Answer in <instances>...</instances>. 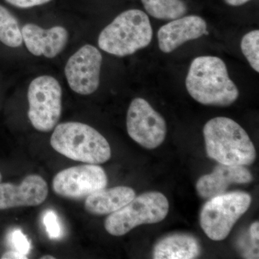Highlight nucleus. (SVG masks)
<instances>
[{
	"label": "nucleus",
	"mask_w": 259,
	"mask_h": 259,
	"mask_svg": "<svg viewBox=\"0 0 259 259\" xmlns=\"http://www.w3.org/2000/svg\"><path fill=\"white\" fill-rule=\"evenodd\" d=\"M186 88L192 98L204 105L230 106L239 96L226 64L216 56H199L192 61Z\"/></svg>",
	"instance_id": "nucleus-1"
},
{
	"label": "nucleus",
	"mask_w": 259,
	"mask_h": 259,
	"mask_svg": "<svg viewBox=\"0 0 259 259\" xmlns=\"http://www.w3.org/2000/svg\"><path fill=\"white\" fill-rule=\"evenodd\" d=\"M203 134L207 156L218 163L245 166L255 161L254 145L245 130L232 119H211L204 125Z\"/></svg>",
	"instance_id": "nucleus-2"
},
{
	"label": "nucleus",
	"mask_w": 259,
	"mask_h": 259,
	"mask_svg": "<svg viewBox=\"0 0 259 259\" xmlns=\"http://www.w3.org/2000/svg\"><path fill=\"white\" fill-rule=\"evenodd\" d=\"M51 145L63 156L90 164L105 163L111 158V148L105 138L81 122H63L56 125Z\"/></svg>",
	"instance_id": "nucleus-3"
},
{
	"label": "nucleus",
	"mask_w": 259,
	"mask_h": 259,
	"mask_svg": "<svg viewBox=\"0 0 259 259\" xmlns=\"http://www.w3.org/2000/svg\"><path fill=\"white\" fill-rule=\"evenodd\" d=\"M153 30L148 15L140 10H126L100 32L98 46L118 57L132 55L151 44Z\"/></svg>",
	"instance_id": "nucleus-4"
},
{
	"label": "nucleus",
	"mask_w": 259,
	"mask_h": 259,
	"mask_svg": "<svg viewBox=\"0 0 259 259\" xmlns=\"http://www.w3.org/2000/svg\"><path fill=\"white\" fill-rule=\"evenodd\" d=\"M168 210L169 203L163 194L146 192L110 214L105 220V230L112 236H124L141 225L161 222Z\"/></svg>",
	"instance_id": "nucleus-5"
},
{
	"label": "nucleus",
	"mask_w": 259,
	"mask_h": 259,
	"mask_svg": "<svg viewBox=\"0 0 259 259\" xmlns=\"http://www.w3.org/2000/svg\"><path fill=\"white\" fill-rule=\"evenodd\" d=\"M251 201V196L244 192H230L212 197L201 210V228L212 241L226 239L237 221L249 208Z\"/></svg>",
	"instance_id": "nucleus-6"
},
{
	"label": "nucleus",
	"mask_w": 259,
	"mask_h": 259,
	"mask_svg": "<svg viewBox=\"0 0 259 259\" xmlns=\"http://www.w3.org/2000/svg\"><path fill=\"white\" fill-rule=\"evenodd\" d=\"M28 115L34 128L49 132L57 125L62 110V89L58 80L49 75L37 76L28 90Z\"/></svg>",
	"instance_id": "nucleus-7"
},
{
	"label": "nucleus",
	"mask_w": 259,
	"mask_h": 259,
	"mask_svg": "<svg viewBox=\"0 0 259 259\" xmlns=\"http://www.w3.org/2000/svg\"><path fill=\"white\" fill-rule=\"evenodd\" d=\"M126 125L130 137L147 149L158 148L166 138V121L143 98L131 102Z\"/></svg>",
	"instance_id": "nucleus-8"
},
{
	"label": "nucleus",
	"mask_w": 259,
	"mask_h": 259,
	"mask_svg": "<svg viewBox=\"0 0 259 259\" xmlns=\"http://www.w3.org/2000/svg\"><path fill=\"white\" fill-rule=\"evenodd\" d=\"M107 182L106 173L101 166L88 163L62 170L53 180L52 187L61 197L81 200L105 188Z\"/></svg>",
	"instance_id": "nucleus-9"
},
{
	"label": "nucleus",
	"mask_w": 259,
	"mask_h": 259,
	"mask_svg": "<svg viewBox=\"0 0 259 259\" xmlns=\"http://www.w3.org/2000/svg\"><path fill=\"white\" fill-rule=\"evenodd\" d=\"M102 62V54L97 48L90 44L80 48L65 66V76L71 90L81 95L95 93L100 86Z\"/></svg>",
	"instance_id": "nucleus-10"
},
{
	"label": "nucleus",
	"mask_w": 259,
	"mask_h": 259,
	"mask_svg": "<svg viewBox=\"0 0 259 259\" xmlns=\"http://www.w3.org/2000/svg\"><path fill=\"white\" fill-rule=\"evenodd\" d=\"M48 194L47 182L39 175H28L19 185L1 182L0 209L38 206L44 203Z\"/></svg>",
	"instance_id": "nucleus-11"
},
{
	"label": "nucleus",
	"mask_w": 259,
	"mask_h": 259,
	"mask_svg": "<svg viewBox=\"0 0 259 259\" xmlns=\"http://www.w3.org/2000/svg\"><path fill=\"white\" fill-rule=\"evenodd\" d=\"M23 42L29 52L35 56L54 59L61 54L69 40V32L60 25L44 29L28 23L21 29Z\"/></svg>",
	"instance_id": "nucleus-12"
},
{
	"label": "nucleus",
	"mask_w": 259,
	"mask_h": 259,
	"mask_svg": "<svg viewBox=\"0 0 259 259\" xmlns=\"http://www.w3.org/2000/svg\"><path fill=\"white\" fill-rule=\"evenodd\" d=\"M205 20L197 15H188L171 20L158 31V47L162 52L169 54L189 40L207 34Z\"/></svg>",
	"instance_id": "nucleus-13"
},
{
	"label": "nucleus",
	"mask_w": 259,
	"mask_h": 259,
	"mask_svg": "<svg viewBox=\"0 0 259 259\" xmlns=\"http://www.w3.org/2000/svg\"><path fill=\"white\" fill-rule=\"evenodd\" d=\"M253 180L251 173L244 166L220 163L209 175L199 179L197 193L204 199H211L224 194L231 185L248 184Z\"/></svg>",
	"instance_id": "nucleus-14"
},
{
	"label": "nucleus",
	"mask_w": 259,
	"mask_h": 259,
	"mask_svg": "<svg viewBox=\"0 0 259 259\" xmlns=\"http://www.w3.org/2000/svg\"><path fill=\"white\" fill-rule=\"evenodd\" d=\"M135 197L136 192L131 187H105L87 197L84 208L87 212L94 215L112 214L128 204Z\"/></svg>",
	"instance_id": "nucleus-15"
},
{
	"label": "nucleus",
	"mask_w": 259,
	"mask_h": 259,
	"mask_svg": "<svg viewBox=\"0 0 259 259\" xmlns=\"http://www.w3.org/2000/svg\"><path fill=\"white\" fill-rule=\"evenodd\" d=\"M201 246L195 237L174 234L163 238L153 248L155 259H192L200 255Z\"/></svg>",
	"instance_id": "nucleus-16"
},
{
	"label": "nucleus",
	"mask_w": 259,
	"mask_h": 259,
	"mask_svg": "<svg viewBox=\"0 0 259 259\" xmlns=\"http://www.w3.org/2000/svg\"><path fill=\"white\" fill-rule=\"evenodd\" d=\"M145 10L153 18L173 20L187 13V6L183 0H141Z\"/></svg>",
	"instance_id": "nucleus-17"
},
{
	"label": "nucleus",
	"mask_w": 259,
	"mask_h": 259,
	"mask_svg": "<svg viewBox=\"0 0 259 259\" xmlns=\"http://www.w3.org/2000/svg\"><path fill=\"white\" fill-rule=\"evenodd\" d=\"M0 41L10 48H18L23 44L18 19L2 5H0Z\"/></svg>",
	"instance_id": "nucleus-18"
},
{
	"label": "nucleus",
	"mask_w": 259,
	"mask_h": 259,
	"mask_svg": "<svg viewBox=\"0 0 259 259\" xmlns=\"http://www.w3.org/2000/svg\"><path fill=\"white\" fill-rule=\"evenodd\" d=\"M241 48L243 55L256 72H259V31L252 30L242 38Z\"/></svg>",
	"instance_id": "nucleus-19"
},
{
	"label": "nucleus",
	"mask_w": 259,
	"mask_h": 259,
	"mask_svg": "<svg viewBox=\"0 0 259 259\" xmlns=\"http://www.w3.org/2000/svg\"><path fill=\"white\" fill-rule=\"evenodd\" d=\"M42 222L51 239H59L61 238V224L55 211L47 209L42 218Z\"/></svg>",
	"instance_id": "nucleus-20"
},
{
	"label": "nucleus",
	"mask_w": 259,
	"mask_h": 259,
	"mask_svg": "<svg viewBox=\"0 0 259 259\" xmlns=\"http://www.w3.org/2000/svg\"><path fill=\"white\" fill-rule=\"evenodd\" d=\"M10 242L14 247L15 250L24 255H28L31 248L28 238L20 229H16L13 231L10 236Z\"/></svg>",
	"instance_id": "nucleus-21"
},
{
	"label": "nucleus",
	"mask_w": 259,
	"mask_h": 259,
	"mask_svg": "<svg viewBox=\"0 0 259 259\" xmlns=\"http://www.w3.org/2000/svg\"><path fill=\"white\" fill-rule=\"evenodd\" d=\"M5 1L15 8L28 9V8L47 4L50 3L51 0H5Z\"/></svg>",
	"instance_id": "nucleus-22"
},
{
	"label": "nucleus",
	"mask_w": 259,
	"mask_h": 259,
	"mask_svg": "<svg viewBox=\"0 0 259 259\" xmlns=\"http://www.w3.org/2000/svg\"><path fill=\"white\" fill-rule=\"evenodd\" d=\"M259 223L258 222L253 223L250 227L249 234L250 239L253 242V245L255 248H258L259 240Z\"/></svg>",
	"instance_id": "nucleus-23"
},
{
	"label": "nucleus",
	"mask_w": 259,
	"mask_h": 259,
	"mask_svg": "<svg viewBox=\"0 0 259 259\" xmlns=\"http://www.w3.org/2000/svg\"><path fill=\"white\" fill-rule=\"evenodd\" d=\"M3 259H27L26 255H24L17 250H10V251L6 252L2 256Z\"/></svg>",
	"instance_id": "nucleus-24"
},
{
	"label": "nucleus",
	"mask_w": 259,
	"mask_h": 259,
	"mask_svg": "<svg viewBox=\"0 0 259 259\" xmlns=\"http://www.w3.org/2000/svg\"><path fill=\"white\" fill-rule=\"evenodd\" d=\"M226 4L231 5V6L238 7L248 3L250 0H224Z\"/></svg>",
	"instance_id": "nucleus-25"
},
{
	"label": "nucleus",
	"mask_w": 259,
	"mask_h": 259,
	"mask_svg": "<svg viewBox=\"0 0 259 259\" xmlns=\"http://www.w3.org/2000/svg\"><path fill=\"white\" fill-rule=\"evenodd\" d=\"M42 259H54L55 257L52 256V255H44V256L41 257Z\"/></svg>",
	"instance_id": "nucleus-26"
},
{
	"label": "nucleus",
	"mask_w": 259,
	"mask_h": 259,
	"mask_svg": "<svg viewBox=\"0 0 259 259\" xmlns=\"http://www.w3.org/2000/svg\"><path fill=\"white\" fill-rule=\"evenodd\" d=\"M2 180H3V177H2L1 172H0V183L2 182Z\"/></svg>",
	"instance_id": "nucleus-27"
}]
</instances>
